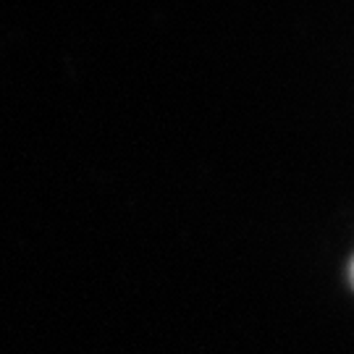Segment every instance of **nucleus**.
Wrapping results in <instances>:
<instances>
[{
    "mask_svg": "<svg viewBox=\"0 0 354 354\" xmlns=\"http://www.w3.org/2000/svg\"><path fill=\"white\" fill-rule=\"evenodd\" d=\"M352 281H354V263H352Z\"/></svg>",
    "mask_w": 354,
    "mask_h": 354,
    "instance_id": "1",
    "label": "nucleus"
}]
</instances>
